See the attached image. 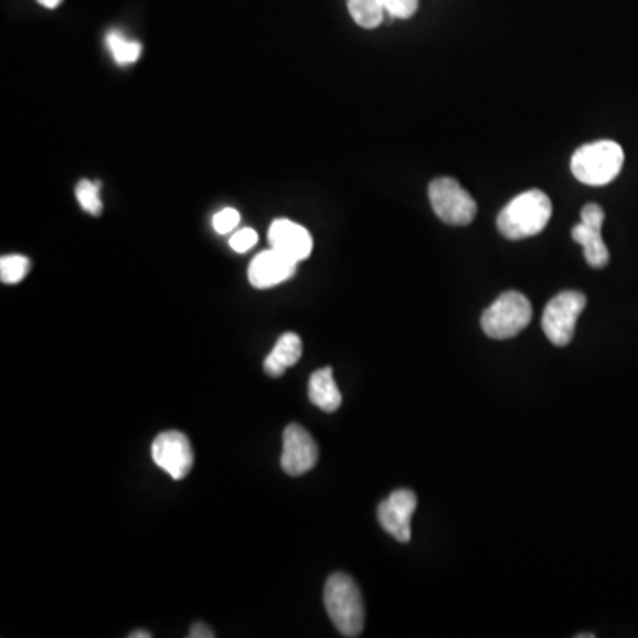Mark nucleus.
Segmentation results:
<instances>
[{
  "label": "nucleus",
  "instance_id": "f257e3e1",
  "mask_svg": "<svg viewBox=\"0 0 638 638\" xmlns=\"http://www.w3.org/2000/svg\"><path fill=\"white\" fill-rule=\"evenodd\" d=\"M552 219V201L541 190H527L503 208L497 227L508 240H525L540 234Z\"/></svg>",
  "mask_w": 638,
  "mask_h": 638
},
{
  "label": "nucleus",
  "instance_id": "f03ea898",
  "mask_svg": "<svg viewBox=\"0 0 638 638\" xmlns=\"http://www.w3.org/2000/svg\"><path fill=\"white\" fill-rule=\"evenodd\" d=\"M325 607L342 637L355 638L364 631V602L359 585L344 573L330 576L325 585Z\"/></svg>",
  "mask_w": 638,
  "mask_h": 638
},
{
  "label": "nucleus",
  "instance_id": "7ed1b4c3",
  "mask_svg": "<svg viewBox=\"0 0 638 638\" xmlns=\"http://www.w3.org/2000/svg\"><path fill=\"white\" fill-rule=\"evenodd\" d=\"M625 151L614 140H598L576 149L571 158V172L581 183L603 187L619 176Z\"/></svg>",
  "mask_w": 638,
  "mask_h": 638
},
{
  "label": "nucleus",
  "instance_id": "20e7f679",
  "mask_svg": "<svg viewBox=\"0 0 638 638\" xmlns=\"http://www.w3.org/2000/svg\"><path fill=\"white\" fill-rule=\"evenodd\" d=\"M532 319L531 301L518 291H506L482 312L481 327L491 339H511L529 327Z\"/></svg>",
  "mask_w": 638,
  "mask_h": 638
},
{
  "label": "nucleus",
  "instance_id": "39448f33",
  "mask_svg": "<svg viewBox=\"0 0 638 638\" xmlns=\"http://www.w3.org/2000/svg\"><path fill=\"white\" fill-rule=\"evenodd\" d=\"M587 306V298L581 291H562L549 301L543 312L544 336L555 347H567L575 336L576 321Z\"/></svg>",
  "mask_w": 638,
  "mask_h": 638
},
{
  "label": "nucleus",
  "instance_id": "423d86ee",
  "mask_svg": "<svg viewBox=\"0 0 638 638\" xmlns=\"http://www.w3.org/2000/svg\"><path fill=\"white\" fill-rule=\"evenodd\" d=\"M429 203L433 212L445 224L468 225L477 215L476 199L453 178H438L432 181Z\"/></svg>",
  "mask_w": 638,
  "mask_h": 638
},
{
  "label": "nucleus",
  "instance_id": "0eeeda50",
  "mask_svg": "<svg viewBox=\"0 0 638 638\" xmlns=\"http://www.w3.org/2000/svg\"><path fill=\"white\" fill-rule=\"evenodd\" d=\"M151 456L155 464L176 481L189 476L194 467V450L187 435L181 432L160 433L155 438Z\"/></svg>",
  "mask_w": 638,
  "mask_h": 638
},
{
  "label": "nucleus",
  "instance_id": "6e6552de",
  "mask_svg": "<svg viewBox=\"0 0 638 638\" xmlns=\"http://www.w3.org/2000/svg\"><path fill=\"white\" fill-rule=\"evenodd\" d=\"M318 458V445L309 432L298 424L286 427L280 456L284 472L293 477L304 476L316 467Z\"/></svg>",
  "mask_w": 638,
  "mask_h": 638
},
{
  "label": "nucleus",
  "instance_id": "1a4fd4ad",
  "mask_svg": "<svg viewBox=\"0 0 638 638\" xmlns=\"http://www.w3.org/2000/svg\"><path fill=\"white\" fill-rule=\"evenodd\" d=\"M415 509H417V497L414 491L397 490L380 503L378 520L394 540L408 543L412 540V517H414Z\"/></svg>",
  "mask_w": 638,
  "mask_h": 638
},
{
  "label": "nucleus",
  "instance_id": "9d476101",
  "mask_svg": "<svg viewBox=\"0 0 638 638\" xmlns=\"http://www.w3.org/2000/svg\"><path fill=\"white\" fill-rule=\"evenodd\" d=\"M297 262H293L283 252L268 248L257 254L248 266V280L257 289L274 288L277 284L291 279L297 272Z\"/></svg>",
  "mask_w": 638,
  "mask_h": 638
},
{
  "label": "nucleus",
  "instance_id": "9b49d317",
  "mask_svg": "<svg viewBox=\"0 0 638 638\" xmlns=\"http://www.w3.org/2000/svg\"><path fill=\"white\" fill-rule=\"evenodd\" d=\"M268 242L272 248L283 252L284 256H288L293 262H304L310 256L312 252V236L304 225L297 222L288 221V219H279L274 221L268 230Z\"/></svg>",
  "mask_w": 638,
  "mask_h": 638
},
{
  "label": "nucleus",
  "instance_id": "f8f14e48",
  "mask_svg": "<svg viewBox=\"0 0 638 638\" xmlns=\"http://www.w3.org/2000/svg\"><path fill=\"white\" fill-rule=\"evenodd\" d=\"M309 400L312 401V405L323 410L327 414L338 412L342 403V396L341 392H339L338 383L333 380L332 369H319L310 376Z\"/></svg>",
  "mask_w": 638,
  "mask_h": 638
},
{
  "label": "nucleus",
  "instance_id": "ddd939ff",
  "mask_svg": "<svg viewBox=\"0 0 638 638\" xmlns=\"http://www.w3.org/2000/svg\"><path fill=\"white\" fill-rule=\"evenodd\" d=\"M301 357V339L295 332H286L277 341L270 355L265 360V373L272 378H279L286 369L297 364Z\"/></svg>",
  "mask_w": 638,
  "mask_h": 638
},
{
  "label": "nucleus",
  "instance_id": "4468645a",
  "mask_svg": "<svg viewBox=\"0 0 638 638\" xmlns=\"http://www.w3.org/2000/svg\"><path fill=\"white\" fill-rule=\"evenodd\" d=\"M571 236L584 248L587 265L593 266V268H605L608 265L610 254H608L607 245L603 242L602 227L581 222V224L573 227Z\"/></svg>",
  "mask_w": 638,
  "mask_h": 638
},
{
  "label": "nucleus",
  "instance_id": "2eb2a0df",
  "mask_svg": "<svg viewBox=\"0 0 638 638\" xmlns=\"http://www.w3.org/2000/svg\"><path fill=\"white\" fill-rule=\"evenodd\" d=\"M348 11L357 25L364 29H376L382 25L383 10L382 0H348Z\"/></svg>",
  "mask_w": 638,
  "mask_h": 638
},
{
  "label": "nucleus",
  "instance_id": "dca6fc26",
  "mask_svg": "<svg viewBox=\"0 0 638 638\" xmlns=\"http://www.w3.org/2000/svg\"><path fill=\"white\" fill-rule=\"evenodd\" d=\"M107 46L113 57L116 59V63L121 64V66L137 63L140 54H142L140 43L128 40V38L119 31L108 32Z\"/></svg>",
  "mask_w": 638,
  "mask_h": 638
},
{
  "label": "nucleus",
  "instance_id": "f3484780",
  "mask_svg": "<svg viewBox=\"0 0 638 638\" xmlns=\"http://www.w3.org/2000/svg\"><path fill=\"white\" fill-rule=\"evenodd\" d=\"M31 262L25 256H4L0 259V279L4 284H19L29 274Z\"/></svg>",
  "mask_w": 638,
  "mask_h": 638
},
{
  "label": "nucleus",
  "instance_id": "a211bd4d",
  "mask_svg": "<svg viewBox=\"0 0 638 638\" xmlns=\"http://www.w3.org/2000/svg\"><path fill=\"white\" fill-rule=\"evenodd\" d=\"M75 195H77L82 210L89 213V215H99L102 210H104V203H102V198H99V187L93 181L82 180L77 184Z\"/></svg>",
  "mask_w": 638,
  "mask_h": 638
},
{
  "label": "nucleus",
  "instance_id": "6ab92c4d",
  "mask_svg": "<svg viewBox=\"0 0 638 638\" xmlns=\"http://www.w3.org/2000/svg\"><path fill=\"white\" fill-rule=\"evenodd\" d=\"M383 10L394 19L408 20L417 13L418 0H382Z\"/></svg>",
  "mask_w": 638,
  "mask_h": 638
},
{
  "label": "nucleus",
  "instance_id": "aec40b11",
  "mask_svg": "<svg viewBox=\"0 0 638 638\" xmlns=\"http://www.w3.org/2000/svg\"><path fill=\"white\" fill-rule=\"evenodd\" d=\"M240 224L238 210L234 208H224L221 212L213 216V230L219 234L233 233Z\"/></svg>",
  "mask_w": 638,
  "mask_h": 638
},
{
  "label": "nucleus",
  "instance_id": "412c9836",
  "mask_svg": "<svg viewBox=\"0 0 638 638\" xmlns=\"http://www.w3.org/2000/svg\"><path fill=\"white\" fill-rule=\"evenodd\" d=\"M257 240H259V236H257L256 231L245 227V230L236 231V233L231 236L230 245L234 252L245 254V252L251 251V248L256 245Z\"/></svg>",
  "mask_w": 638,
  "mask_h": 638
},
{
  "label": "nucleus",
  "instance_id": "4be33fe9",
  "mask_svg": "<svg viewBox=\"0 0 638 638\" xmlns=\"http://www.w3.org/2000/svg\"><path fill=\"white\" fill-rule=\"evenodd\" d=\"M582 222H584V224L596 225V227H603V222H605L603 208L594 203L585 204V206L582 208Z\"/></svg>",
  "mask_w": 638,
  "mask_h": 638
},
{
  "label": "nucleus",
  "instance_id": "5701e85b",
  "mask_svg": "<svg viewBox=\"0 0 638 638\" xmlns=\"http://www.w3.org/2000/svg\"><path fill=\"white\" fill-rule=\"evenodd\" d=\"M189 637L213 638L215 637V634H213L212 628H208V626L203 625V623H198V625H194L192 628H190Z\"/></svg>",
  "mask_w": 638,
  "mask_h": 638
},
{
  "label": "nucleus",
  "instance_id": "b1692460",
  "mask_svg": "<svg viewBox=\"0 0 638 638\" xmlns=\"http://www.w3.org/2000/svg\"><path fill=\"white\" fill-rule=\"evenodd\" d=\"M38 2H40V4L43 6V8H46V10H55V8H59V6H61V2H63V0H38Z\"/></svg>",
  "mask_w": 638,
  "mask_h": 638
},
{
  "label": "nucleus",
  "instance_id": "393cba45",
  "mask_svg": "<svg viewBox=\"0 0 638 638\" xmlns=\"http://www.w3.org/2000/svg\"><path fill=\"white\" fill-rule=\"evenodd\" d=\"M130 638H151V634H149V631H142V629H140V631L131 634Z\"/></svg>",
  "mask_w": 638,
  "mask_h": 638
}]
</instances>
